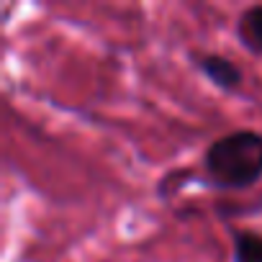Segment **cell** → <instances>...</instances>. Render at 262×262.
<instances>
[{
	"instance_id": "obj_2",
	"label": "cell",
	"mask_w": 262,
	"mask_h": 262,
	"mask_svg": "<svg viewBox=\"0 0 262 262\" xmlns=\"http://www.w3.org/2000/svg\"><path fill=\"white\" fill-rule=\"evenodd\" d=\"M193 59H195L198 72H201L213 88H219V90H224V93H236V90H242V85H244V72H242V67H239L234 59H229V57H224V54H219V52H203V54H195Z\"/></svg>"
},
{
	"instance_id": "obj_3",
	"label": "cell",
	"mask_w": 262,
	"mask_h": 262,
	"mask_svg": "<svg viewBox=\"0 0 262 262\" xmlns=\"http://www.w3.org/2000/svg\"><path fill=\"white\" fill-rule=\"evenodd\" d=\"M234 34L244 52H249L252 57H262V3L247 6L236 16Z\"/></svg>"
},
{
	"instance_id": "obj_4",
	"label": "cell",
	"mask_w": 262,
	"mask_h": 262,
	"mask_svg": "<svg viewBox=\"0 0 262 262\" xmlns=\"http://www.w3.org/2000/svg\"><path fill=\"white\" fill-rule=\"evenodd\" d=\"M231 259L234 262H262V231L254 229H229Z\"/></svg>"
},
{
	"instance_id": "obj_1",
	"label": "cell",
	"mask_w": 262,
	"mask_h": 262,
	"mask_svg": "<svg viewBox=\"0 0 262 262\" xmlns=\"http://www.w3.org/2000/svg\"><path fill=\"white\" fill-rule=\"evenodd\" d=\"M203 178L216 190H249L262 180V131L236 128L216 137L201 157Z\"/></svg>"
}]
</instances>
